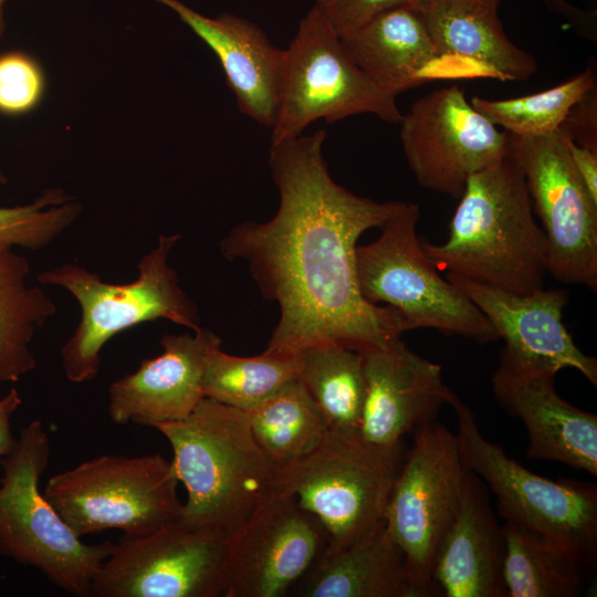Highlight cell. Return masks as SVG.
<instances>
[{
    "label": "cell",
    "instance_id": "obj_1",
    "mask_svg": "<svg viewBox=\"0 0 597 597\" xmlns=\"http://www.w3.org/2000/svg\"><path fill=\"white\" fill-rule=\"evenodd\" d=\"M324 129L271 143L269 165L279 207L268 221H244L220 241L230 261H245L265 300L280 311L265 350L294 355L334 342L359 353L410 331L401 314L362 295L356 248L401 200L376 201L338 185L323 157Z\"/></svg>",
    "mask_w": 597,
    "mask_h": 597
},
{
    "label": "cell",
    "instance_id": "obj_2",
    "mask_svg": "<svg viewBox=\"0 0 597 597\" xmlns=\"http://www.w3.org/2000/svg\"><path fill=\"white\" fill-rule=\"evenodd\" d=\"M459 200L447 240L433 244L421 238L432 265L507 292L542 289L548 274L547 242L512 157L507 154L472 175Z\"/></svg>",
    "mask_w": 597,
    "mask_h": 597
},
{
    "label": "cell",
    "instance_id": "obj_3",
    "mask_svg": "<svg viewBox=\"0 0 597 597\" xmlns=\"http://www.w3.org/2000/svg\"><path fill=\"white\" fill-rule=\"evenodd\" d=\"M187 490L180 521L229 537L274 488L276 469L245 411L205 397L185 419L156 428Z\"/></svg>",
    "mask_w": 597,
    "mask_h": 597
},
{
    "label": "cell",
    "instance_id": "obj_4",
    "mask_svg": "<svg viewBox=\"0 0 597 597\" xmlns=\"http://www.w3.org/2000/svg\"><path fill=\"white\" fill-rule=\"evenodd\" d=\"M180 238L159 235L156 247L139 260L138 276L130 283H107L77 263L38 274L40 283L65 289L80 304L81 320L61 347L63 370L70 381L94 379L105 344L140 323L163 318L192 332L201 327L197 305L181 289L177 272L168 263Z\"/></svg>",
    "mask_w": 597,
    "mask_h": 597
},
{
    "label": "cell",
    "instance_id": "obj_5",
    "mask_svg": "<svg viewBox=\"0 0 597 597\" xmlns=\"http://www.w3.org/2000/svg\"><path fill=\"white\" fill-rule=\"evenodd\" d=\"M50 454V436L38 419L21 429L0 459V555L38 569L71 595L86 597L114 543H84L40 491Z\"/></svg>",
    "mask_w": 597,
    "mask_h": 597
},
{
    "label": "cell",
    "instance_id": "obj_6",
    "mask_svg": "<svg viewBox=\"0 0 597 597\" xmlns=\"http://www.w3.org/2000/svg\"><path fill=\"white\" fill-rule=\"evenodd\" d=\"M406 452L402 443L383 448L359 433L329 429L313 451L276 471L274 489L318 520L326 535L323 553H334L384 521Z\"/></svg>",
    "mask_w": 597,
    "mask_h": 597
},
{
    "label": "cell",
    "instance_id": "obj_7",
    "mask_svg": "<svg viewBox=\"0 0 597 597\" xmlns=\"http://www.w3.org/2000/svg\"><path fill=\"white\" fill-rule=\"evenodd\" d=\"M419 206L402 201L373 242L356 248L357 282L368 302L398 311L409 329L432 328L488 344L499 337L475 304L426 256Z\"/></svg>",
    "mask_w": 597,
    "mask_h": 597
},
{
    "label": "cell",
    "instance_id": "obj_8",
    "mask_svg": "<svg viewBox=\"0 0 597 597\" xmlns=\"http://www.w3.org/2000/svg\"><path fill=\"white\" fill-rule=\"evenodd\" d=\"M467 467L498 499L506 523L577 556L588 568L597 559V488L573 480H551L510 458L486 439L471 408L455 394L449 404Z\"/></svg>",
    "mask_w": 597,
    "mask_h": 597
},
{
    "label": "cell",
    "instance_id": "obj_9",
    "mask_svg": "<svg viewBox=\"0 0 597 597\" xmlns=\"http://www.w3.org/2000/svg\"><path fill=\"white\" fill-rule=\"evenodd\" d=\"M178 479L160 454H103L52 475L43 494L78 536H143L181 517Z\"/></svg>",
    "mask_w": 597,
    "mask_h": 597
},
{
    "label": "cell",
    "instance_id": "obj_10",
    "mask_svg": "<svg viewBox=\"0 0 597 597\" xmlns=\"http://www.w3.org/2000/svg\"><path fill=\"white\" fill-rule=\"evenodd\" d=\"M371 114L400 123L397 95L354 62L341 36L313 4L284 50V72L271 143L301 136L312 123Z\"/></svg>",
    "mask_w": 597,
    "mask_h": 597
},
{
    "label": "cell",
    "instance_id": "obj_11",
    "mask_svg": "<svg viewBox=\"0 0 597 597\" xmlns=\"http://www.w3.org/2000/svg\"><path fill=\"white\" fill-rule=\"evenodd\" d=\"M384 521L402 549L418 597L438 596L432 569L461 503L467 467L457 434L431 421L416 428Z\"/></svg>",
    "mask_w": 597,
    "mask_h": 597
},
{
    "label": "cell",
    "instance_id": "obj_12",
    "mask_svg": "<svg viewBox=\"0 0 597 597\" xmlns=\"http://www.w3.org/2000/svg\"><path fill=\"white\" fill-rule=\"evenodd\" d=\"M507 135L509 155L524 176L546 238L548 274L596 292L597 202L574 166L566 132L559 127L543 136Z\"/></svg>",
    "mask_w": 597,
    "mask_h": 597
},
{
    "label": "cell",
    "instance_id": "obj_13",
    "mask_svg": "<svg viewBox=\"0 0 597 597\" xmlns=\"http://www.w3.org/2000/svg\"><path fill=\"white\" fill-rule=\"evenodd\" d=\"M227 538L180 520L147 535H123L94 575L90 596H223Z\"/></svg>",
    "mask_w": 597,
    "mask_h": 597
},
{
    "label": "cell",
    "instance_id": "obj_14",
    "mask_svg": "<svg viewBox=\"0 0 597 597\" xmlns=\"http://www.w3.org/2000/svg\"><path fill=\"white\" fill-rule=\"evenodd\" d=\"M400 140L417 182L459 199L467 180L509 154V135L479 113L457 85L418 98L400 121Z\"/></svg>",
    "mask_w": 597,
    "mask_h": 597
},
{
    "label": "cell",
    "instance_id": "obj_15",
    "mask_svg": "<svg viewBox=\"0 0 597 597\" xmlns=\"http://www.w3.org/2000/svg\"><path fill=\"white\" fill-rule=\"evenodd\" d=\"M326 547L322 524L273 488L227 538L223 597H280L305 577Z\"/></svg>",
    "mask_w": 597,
    "mask_h": 597
},
{
    "label": "cell",
    "instance_id": "obj_16",
    "mask_svg": "<svg viewBox=\"0 0 597 597\" xmlns=\"http://www.w3.org/2000/svg\"><path fill=\"white\" fill-rule=\"evenodd\" d=\"M488 318L504 339L500 360L509 365L557 374L579 371L597 386V360L585 355L563 323L569 294L564 289H540L527 294L503 291L465 277L447 274Z\"/></svg>",
    "mask_w": 597,
    "mask_h": 597
},
{
    "label": "cell",
    "instance_id": "obj_17",
    "mask_svg": "<svg viewBox=\"0 0 597 597\" xmlns=\"http://www.w3.org/2000/svg\"><path fill=\"white\" fill-rule=\"evenodd\" d=\"M161 353L108 388L107 411L117 425L158 428L187 418L205 398L203 375L221 338L200 327L193 334H165Z\"/></svg>",
    "mask_w": 597,
    "mask_h": 597
},
{
    "label": "cell",
    "instance_id": "obj_18",
    "mask_svg": "<svg viewBox=\"0 0 597 597\" xmlns=\"http://www.w3.org/2000/svg\"><path fill=\"white\" fill-rule=\"evenodd\" d=\"M362 355L366 395L358 433L371 444L398 446L406 433L434 421L454 395L441 367L413 353L401 338Z\"/></svg>",
    "mask_w": 597,
    "mask_h": 597
},
{
    "label": "cell",
    "instance_id": "obj_19",
    "mask_svg": "<svg viewBox=\"0 0 597 597\" xmlns=\"http://www.w3.org/2000/svg\"><path fill=\"white\" fill-rule=\"evenodd\" d=\"M555 376L500 360L492 391L500 406L524 423L528 459L562 462L596 476L597 416L564 400L555 390Z\"/></svg>",
    "mask_w": 597,
    "mask_h": 597
},
{
    "label": "cell",
    "instance_id": "obj_20",
    "mask_svg": "<svg viewBox=\"0 0 597 597\" xmlns=\"http://www.w3.org/2000/svg\"><path fill=\"white\" fill-rule=\"evenodd\" d=\"M171 11L217 55L239 111L272 128L280 104L284 50L253 22L232 13L207 17L180 0H154Z\"/></svg>",
    "mask_w": 597,
    "mask_h": 597
},
{
    "label": "cell",
    "instance_id": "obj_21",
    "mask_svg": "<svg viewBox=\"0 0 597 597\" xmlns=\"http://www.w3.org/2000/svg\"><path fill=\"white\" fill-rule=\"evenodd\" d=\"M504 534L484 482L468 470L453 522L436 554L432 579L446 597H506Z\"/></svg>",
    "mask_w": 597,
    "mask_h": 597
},
{
    "label": "cell",
    "instance_id": "obj_22",
    "mask_svg": "<svg viewBox=\"0 0 597 597\" xmlns=\"http://www.w3.org/2000/svg\"><path fill=\"white\" fill-rule=\"evenodd\" d=\"M444 60L473 65L478 76L521 81L537 71L535 59L506 35L498 9L460 0H411Z\"/></svg>",
    "mask_w": 597,
    "mask_h": 597
},
{
    "label": "cell",
    "instance_id": "obj_23",
    "mask_svg": "<svg viewBox=\"0 0 597 597\" xmlns=\"http://www.w3.org/2000/svg\"><path fill=\"white\" fill-rule=\"evenodd\" d=\"M341 39L358 67L395 95L433 78L444 60L411 2L378 13Z\"/></svg>",
    "mask_w": 597,
    "mask_h": 597
},
{
    "label": "cell",
    "instance_id": "obj_24",
    "mask_svg": "<svg viewBox=\"0 0 597 597\" xmlns=\"http://www.w3.org/2000/svg\"><path fill=\"white\" fill-rule=\"evenodd\" d=\"M306 597H418L402 549L385 521L352 545L323 553L305 576Z\"/></svg>",
    "mask_w": 597,
    "mask_h": 597
},
{
    "label": "cell",
    "instance_id": "obj_25",
    "mask_svg": "<svg viewBox=\"0 0 597 597\" xmlns=\"http://www.w3.org/2000/svg\"><path fill=\"white\" fill-rule=\"evenodd\" d=\"M28 259L13 249L0 251V381L15 383L36 366L30 343L57 311L35 285L28 284Z\"/></svg>",
    "mask_w": 597,
    "mask_h": 597
},
{
    "label": "cell",
    "instance_id": "obj_26",
    "mask_svg": "<svg viewBox=\"0 0 597 597\" xmlns=\"http://www.w3.org/2000/svg\"><path fill=\"white\" fill-rule=\"evenodd\" d=\"M294 355L297 379L329 428L358 433L366 395L362 353L324 342L308 345Z\"/></svg>",
    "mask_w": 597,
    "mask_h": 597
},
{
    "label": "cell",
    "instance_id": "obj_27",
    "mask_svg": "<svg viewBox=\"0 0 597 597\" xmlns=\"http://www.w3.org/2000/svg\"><path fill=\"white\" fill-rule=\"evenodd\" d=\"M245 412L254 438L276 471L313 451L331 429L298 379Z\"/></svg>",
    "mask_w": 597,
    "mask_h": 597
},
{
    "label": "cell",
    "instance_id": "obj_28",
    "mask_svg": "<svg viewBox=\"0 0 597 597\" xmlns=\"http://www.w3.org/2000/svg\"><path fill=\"white\" fill-rule=\"evenodd\" d=\"M503 534L506 597L577 595L588 568L577 556L509 523Z\"/></svg>",
    "mask_w": 597,
    "mask_h": 597
},
{
    "label": "cell",
    "instance_id": "obj_29",
    "mask_svg": "<svg viewBox=\"0 0 597 597\" xmlns=\"http://www.w3.org/2000/svg\"><path fill=\"white\" fill-rule=\"evenodd\" d=\"M295 379V355L264 350L240 357L224 353L220 346L209 356L202 388L205 397L249 411Z\"/></svg>",
    "mask_w": 597,
    "mask_h": 597
},
{
    "label": "cell",
    "instance_id": "obj_30",
    "mask_svg": "<svg viewBox=\"0 0 597 597\" xmlns=\"http://www.w3.org/2000/svg\"><path fill=\"white\" fill-rule=\"evenodd\" d=\"M590 70L549 90L507 100L473 96L471 105L495 126L521 137H535L556 132L572 108L595 90Z\"/></svg>",
    "mask_w": 597,
    "mask_h": 597
},
{
    "label": "cell",
    "instance_id": "obj_31",
    "mask_svg": "<svg viewBox=\"0 0 597 597\" xmlns=\"http://www.w3.org/2000/svg\"><path fill=\"white\" fill-rule=\"evenodd\" d=\"M81 212L82 205L62 189H46L28 205L0 207V251L44 248L62 235Z\"/></svg>",
    "mask_w": 597,
    "mask_h": 597
},
{
    "label": "cell",
    "instance_id": "obj_32",
    "mask_svg": "<svg viewBox=\"0 0 597 597\" xmlns=\"http://www.w3.org/2000/svg\"><path fill=\"white\" fill-rule=\"evenodd\" d=\"M45 74L32 55L19 51L0 54V113L18 116L32 112L43 100Z\"/></svg>",
    "mask_w": 597,
    "mask_h": 597
},
{
    "label": "cell",
    "instance_id": "obj_33",
    "mask_svg": "<svg viewBox=\"0 0 597 597\" xmlns=\"http://www.w3.org/2000/svg\"><path fill=\"white\" fill-rule=\"evenodd\" d=\"M411 0H315L314 6L336 33L345 35L378 13Z\"/></svg>",
    "mask_w": 597,
    "mask_h": 597
},
{
    "label": "cell",
    "instance_id": "obj_34",
    "mask_svg": "<svg viewBox=\"0 0 597 597\" xmlns=\"http://www.w3.org/2000/svg\"><path fill=\"white\" fill-rule=\"evenodd\" d=\"M567 146L582 181L597 202V150L577 144L568 134Z\"/></svg>",
    "mask_w": 597,
    "mask_h": 597
},
{
    "label": "cell",
    "instance_id": "obj_35",
    "mask_svg": "<svg viewBox=\"0 0 597 597\" xmlns=\"http://www.w3.org/2000/svg\"><path fill=\"white\" fill-rule=\"evenodd\" d=\"M21 404L22 398L15 388H11L0 398V459L10 452L15 442L11 419Z\"/></svg>",
    "mask_w": 597,
    "mask_h": 597
},
{
    "label": "cell",
    "instance_id": "obj_36",
    "mask_svg": "<svg viewBox=\"0 0 597 597\" xmlns=\"http://www.w3.org/2000/svg\"><path fill=\"white\" fill-rule=\"evenodd\" d=\"M460 1L476 4V6H483V7H489V8H493V9H499V7H500V4H501V2L503 0H460Z\"/></svg>",
    "mask_w": 597,
    "mask_h": 597
},
{
    "label": "cell",
    "instance_id": "obj_37",
    "mask_svg": "<svg viewBox=\"0 0 597 597\" xmlns=\"http://www.w3.org/2000/svg\"><path fill=\"white\" fill-rule=\"evenodd\" d=\"M8 0H0V38H2L7 30V22L4 15V6Z\"/></svg>",
    "mask_w": 597,
    "mask_h": 597
},
{
    "label": "cell",
    "instance_id": "obj_38",
    "mask_svg": "<svg viewBox=\"0 0 597 597\" xmlns=\"http://www.w3.org/2000/svg\"><path fill=\"white\" fill-rule=\"evenodd\" d=\"M7 181H8V179H7L6 175L0 168V185H4V184H7Z\"/></svg>",
    "mask_w": 597,
    "mask_h": 597
}]
</instances>
